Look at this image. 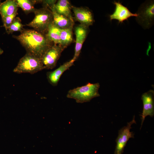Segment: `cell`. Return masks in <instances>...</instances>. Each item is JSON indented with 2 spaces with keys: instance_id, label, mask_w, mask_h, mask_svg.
Segmentation results:
<instances>
[{
  "instance_id": "cell-1",
  "label": "cell",
  "mask_w": 154,
  "mask_h": 154,
  "mask_svg": "<svg viewBox=\"0 0 154 154\" xmlns=\"http://www.w3.org/2000/svg\"><path fill=\"white\" fill-rule=\"evenodd\" d=\"M13 37L19 42L27 53L40 59L54 44L46 34L34 29H25L19 35Z\"/></svg>"
},
{
  "instance_id": "cell-2",
  "label": "cell",
  "mask_w": 154,
  "mask_h": 154,
  "mask_svg": "<svg viewBox=\"0 0 154 154\" xmlns=\"http://www.w3.org/2000/svg\"><path fill=\"white\" fill-rule=\"evenodd\" d=\"M100 87L98 83H88L85 85L70 90L68 92L67 97L74 99L77 103L88 102L93 98L100 96L98 92Z\"/></svg>"
},
{
  "instance_id": "cell-3",
  "label": "cell",
  "mask_w": 154,
  "mask_h": 154,
  "mask_svg": "<svg viewBox=\"0 0 154 154\" xmlns=\"http://www.w3.org/2000/svg\"><path fill=\"white\" fill-rule=\"evenodd\" d=\"M35 16L31 22L26 25L33 28L34 30L46 34L50 25L53 22V15L48 8L43 7L36 9L34 12Z\"/></svg>"
},
{
  "instance_id": "cell-4",
  "label": "cell",
  "mask_w": 154,
  "mask_h": 154,
  "mask_svg": "<svg viewBox=\"0 0 154 154\" xmlns=\"http://www.w3.org/2000/svg\"><path fill=\"white\" fill-rule=\"evenodd\" d=\"M44 69L40 58L26 53L19 60L13 71L17 74H33Z\"/></svg>"
},
{
  "instance_id": "cell-5",
  "label": "cell",
  "mask_w": 154,
  "mask_h": 154,
  "mask_svg": "<svg viewBox=\"0 0 154 154\" xmlns=\"http://www.w3.org/2000/svg\"><path fill=\"white\" fill-rule=\"evenodd\" d=\"M137 22L144 28H149L153 25L154 4L153 1L146 2L141 6L137 13Z\"/></svg>"
},
{
  "instance_id": "cell-6",
  "label": "cell",
  "mask_w": 154,
  "mask_h": 154,
  "mask_svg": "<svg viewBox=\"0 0 154 154\" xmlns=\"http://www.w3.org/2000/svg\"><path fill=\"white\" fill-rule=\"evenodd\" d=\"M134 123H136L135 116H133L131 121L127 123L126 126L119 131L118 135L116 139V145L114 154H122L129 140L131 138L134 137V133L130 131L131 126Z\"/></svg>"
},
{
  "instance_id": "cell-7",
  "label": "cell",
  "mask_w": 154,
  "mask_h": 154,
  "mask_svg": "<svg viewBox=\"0 0 154 154\" xmlns=\"http://www.w3.org/2000/svg\"><path fill=\"white\" fill-rule=\"evenodd\" d=\"M64 49L61 45L54 44L40 58L44 69H52L55 67Z\"/></svg>"
},
{
  "instance_id": "cell-8",
  "label": "cell",
  "mask_w": 154,
  "mask_h": 154,
  "mask_svg": "<svg viewBox=\"0 0 154 154\" xmlns=\"http://www.w3.org/2000/svg\"><path fill=\"white\" fill-rule=\"evenodd\" d=\"M154 92L150 90L143 94L141 99L143 103V110L141 115V124L140 129L145 117L148 116L153 117L154 115Z\"/></svg>"
},
{
  "instance_id": "cell-9",
  "label": "cell",
  "mask_w": 154,
  "mask_h": 154,
  "mask_svg": "<svg viewBox=\"0 0 154 154\" xmlns=\"http://www.w3.org/2000/svg\"><path fill=\"white\" fill-rule=\"evenodd\" d=\"M76 20L80 25L87 27L92 25L94 22L93 14L88 9L83 7L72 6Z\"/></svg>"
},
{
  "instance_id": "cell-10",
  "label": "cell",
  "mask_w": 154,
  "mask_h": 154,
  "mask_svg": "<svg viewBox=\"0 0 154 154\" xmlns=\"http://www.w3.org/2000/svg\"><path fill=\"white\" fill-rule=\"evenodd\" d=\"M85 26L80 25L75 29L76 44L74 53L72 59L75 61L79 56L83 44L85 41L88 32V29Z\"/></svg>"
},
{
  "instance_id": "cell-11",
  "label": "cell",
  "mask_w": 154,
  "mask_h": 154,
  "mask_svg": "<svg viewBox=\"0 0 154 154\" xmlns=\"http://www.w3.org/2000/svg\"><path fill=\"white\" fill-rule=\"evenodd\" d=\"M75 61L72 58L60 65L54 70L48 72L46 74L47 77L50 83L52 86H56L62 74L73 65Z\"/></svg>"
},
{
  "instance_id": "cell-12",
  "label": "cell",
  "mask_w": 154,
  "mask_h": 154,
  "mask_svg": "<svg viewBox=\"0 0 154 154\" xmlns=\"http://www.w3.org/2000/svg\"><path fill=\"white\" fill-rule=\"evenodd\" d=\"M114 3L116 5V9L114 13L110 16L111 20L116 19L118 20L119 23H122L131 17L137 16V13H132L127 7L123 5L119 2L114 1Z\"/></svg>"
},
{
  "instance_id": "cell-13",
  "label": "cell",
  "mask_w": 154,
  "mask_h": 154,
  "mask_svg": "<svg viewBox=\"0 0 154 154\" xmlns=\"http://www.w3.org/2000/svg\"><path fill=\"white\" fill-rule=\"evenodd\" d=\"M50 7L52 8L58 14L67 17L74 21L71 11L72 6L68 1L58 0Z\"/></svg>"
},
{
  "instance_id": "cell-14",
  "label": "cell",
  "mask_w": 154,
  "mask_h": 154,
  "mask_svg": "<svg viewBox=\"0 0 154 154\" xmlns=\"http://www.w3.org/2000/svg\"><path fill=\"white\" fill-rule=\"evenodd\" d=\"M51 11L53 17V23L54 25L60 29H65L73 27L74 21L64 16L56 13L52 7L49 8Z\"/></svg>"
},
{
  "instance_id": "cell-15",
  "label": "cell",
  "mask_w": 154,
  "mask_h": 154,
  "mask_svg": "<svg viewBox=\"0 0 154 154\" xmlns=\"http://www.w3.org/2000/svg\"><path fill=\"white\" fill-rule=\"evenodd\" d=\"M18 7L15 0H7L0 3V14L2 18L17 12Z\"/></svg>"
},
{
  "instance_id": "cell-16",
  "label": "cell",
  "mask_w": 154,
  "mask_h": 154,
  "mask_svg": "<svg viewBox=\"0 0 154 154\" xmlns=\"http://www.w3.org/2000/svg\"><path fill=\"white\" fill-rule=\"evenodd\" d=\"M60 29L54 25L53 22L49 26L46 35L54 44L60 45Z\"/></svg>"
},
{
  "instance_id": "cell-17",
  "label": "cell",
  "mask_w": 154,
  "mask_h": 154,
  "mask_svg": "<svg viewBox=\"0 0 154 154\" xmlns=\"http://www.w3.org/2000/svg\"><path fill=\"white\" fill-rule=\"evenodd\" d=\"M73 27L60 29V45L64 49L73 41Z\"/></svg>"
},
{
  "instance_id": "cell-18",
  "label": "cell",
  "mask_w": 154,
  "mask_h": 154,
  "mask_svg": "<svg viewBox=\"0 0 154 154\" xmlns=\"http://www.w3.org/2000/svg\"><path fill=\"white\" fill-rule=\"evenodd\" d=\"M18 7H20L26 13H34L36 9L34 5L40 1L30 0H16Z\"/></svg>"
},
{
  "instance_id": "cell-19",
  "label": "cell",
  "mask_w": 154,
  "mask_h": 154,
  "mask_svg": "<svg viewBox=\"0 0 154 154\" xmlns=\"http://www.w3.org/2000/svg\"><path fill=\"white\" fill-rule=\"evenodd\" d=\"M24 26L20 19L18 17H16L6 31L8 34H11L16 31H19L21 33L25 29L23 28Z\"/></svg>"
},
{
  "instance_id": "cell-20",
  "label": "cell",
  "mask_w": 154,
  "mask_h": 154,
  "mask_svg": "<svg viewBox=\"0 0 154 154\" xmlns=\"http://www.w3.org/2000/svg\"><path fill=\"white\" fill-rule=\"evenodd\" d=\"M17 14V12H16L11 15L2 18L3 26L6 30L12 23Z\"/></svg>"
},
{
  "instance_id": "cell-21",
  "label": "cell",
  "mask_w": 154,
  "mask_h": 154,
  "mask_svg": "<svg viewBox=\"0 0 154 154\" xmlns=\"http://www.w3.org/2000/svg\"><path fill=\"white\" fill-rule=\"evenodd\" d=\"M57 2L56 0H42L44 7L50 8L53 6Z\"/></svg>"
},
{
  "instance_id": "cell-22",
  "label": "cell",
  "mask_w": 154,
  "mask_h": 154,
  "mask_svg": "<svg viewBox=\"0 0 154 154\" xmlns=\"http://www.w3.org/2000/svg\"><path fill=\"white\" fill-rule=\"evenodd\" d=\"M3 52V50L0 47V54H2Z\"/></svg>"
}]
</instances>
